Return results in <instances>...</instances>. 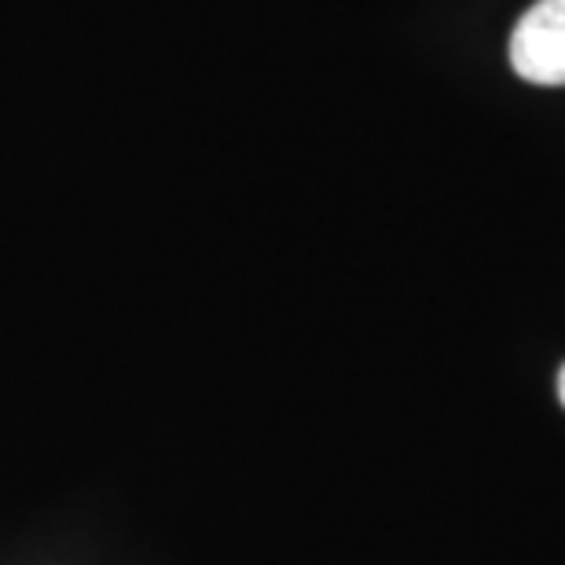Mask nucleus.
Here are the masks:
<instances>
[{
  "mask_svg": "<svg viewBox=\"0 0 565 565\" xmlns=\"http://www.w3.org/2000/svg\"><path fill=\"white\" fill-rule=\"evenodd\" d=\"M511 66L529 85H565V0H536L511 33Z\"/></svg>",
  "mask_w": 565,
  "mask_h": 565,
  "instance_id": "1",
  "label": "nucleus"
},
{
  "mask_svg": "<svg viewBox=\"0 0 565 565\" xmlns=\"http://www.w3.org/2000/svg\"><path fill=\"white\" fill-rule=\"evenodd\" d=\"M558 401H562V408H565V364L558 371Z\"/></svg>",
  "mask_w": 565,
  "mask_h": 565,
  "instance_id": "2",
  "label": "nucleus"
}]
</instances>
